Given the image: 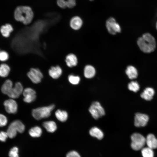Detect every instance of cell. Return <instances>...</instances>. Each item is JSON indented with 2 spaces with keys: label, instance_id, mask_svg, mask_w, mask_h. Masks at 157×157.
Wrapping results in <instances>:
<instances>
[{
  "label": "cell",
  "instance_id": "22",
  "mask_svg": "<svg viewBox=\"0 0 157 157\" xmlns=\"http://www.w3.org/2000/svg\"><path fill=\"white\" fill-rule=\"evenodd\" d=\"M125 72L129 78L131 79L135 78L138 76L137 70L135 68L132 66H128Z\"/></svg>",
  "mask_w": 157,
  "mask_h": 157
},
{
  "label": "cell",
  "instance_id": "14",
  "mask_svg": "<svg viewBox=\"0 0 157 157\" xmlns=\"http://www.w3.org/2000/svg\"><path fill=\"white\" fill-rule=\"evenodd\" d=\"M146 144L148 147L152 149L157 148V139L151 133L148 134L146 138Z\"/></svg>",
  "mask_w": 157,
  "mask_h": 157
},
{
  "label": "cell",
  "instance_id": "35",
  "mask_svg": "<svg viewBox=\"0 0 157 157\" xmlns=\"http://www.w3.org/2000/svg\"><path fill=\"white\" fill-rule=\"evenodd\" d=\"M66 157H81L79 154L76 151H72L69 152Z\"/></svg>",
  "mask_w": 157,
  "mask_h": 157
},
{
  "label": "cell",
  "instance_id": "27",
  "mask_svg": "<svg viewBox=\"0 0 157 157\" xmlns=\"http://www.w3.org/2000/svg\"><path fill=\"white\" fill-rule=\"evenodd\" d=\"M10 71L9 66L5 63L2 64L0 65V76L5 77L9 74Z\"/></svg>",
  "mask_w": 157,
  "mask_h": 157
},
{
  "label": "cell",
  "instance_id": "9",
  "mask_svg": "<svg viewBox=\"0 0 157 157\" xmlns=\"http://www.w3.org/2000/svg\"><path fill=\"white\" fill-rule=\"evenodd\" d=\"M149 120V117L147 115L140 113L135 114L134 125L137 127H144L146 125Z\"/></svg>",
  "mask_w": 157,
  "mask_h": 157
},
{
  "label": "cell",
  "instance_id": "5",
  "mask_svg": "<svg viewBox=\"0 0 157 157\" xmlns=\"http://www.w3.org/2000/svg\"><path fill=\"white\" fill-rule=\"evenodd\" d=\"M131 148L135 151L141 149L146 144V138L138 133H134L131 136Z\"/></svg>",
  "mask_w": 157,
  "mask_h": 157
},
{
  "label": "cell",
  "instance_id": "36",
  "mask_svg": "<svg viewBox=\"0 0 157 157\" xmlns=\"http://www.w3.org/2000/svg\"><path fill=\"white\" fill-rule=\"evenodd\" d=\"M156 29H157V22L156 24Z\"/></svg>",
  "mask_w": 157,
  "mask_h": 157
},
{
  "label": "cell",
  "instance_id": "2",
  "mask_svg": "<svg viewBox=\"0 0 157 157\" xmlns=\"http://www.w3.org/2000/svg\"><path fill=\"white\" fill-rule=\"evenodd\" d=\"M137 43L140 49L145 53H149L154 51L156 47L155 39L149 33H145L139 38Z\"/></svg>",
  "mask_w": 157,
  "mask_h": 157
},
{
  "label": "cell",
  "instance_id": "17",
  "mask_svg": "<svg viewBox=\"0 0 157 157\" xmlns=\"http://www.w3.org/2000/svg\"><path fill=\"white\" fill-rule=\"evenodd\" d=\"M155 93L153 88L150 87L146 88L140 94L141 97L147 101H150L153 98Z\"/></svg>",
  "mask_w": 157,
  "mask_h": 157
},
{
  "label": "cell",
  "instance_id": "37",
  "mask_svg": "<svg viewBox=\"0 0 157 157\" xmlns=\"http://www.w3.org/2000/svg\"><path fill=\"white\" fill-rule=\"evenodd\" d=\"M90 0V1H93V0Z\"/></svg>",
  "mask_w": 157,
  "mask_h": 157
},
{
  "label": "cell",
  "instance_id": "10",
  "mask_svg": "<svg viewBox=\"0 0 157 157\" xmlns=\"http://www.w3.org/2000/svg\"><path fill=\"white\" fill-rule=\"evenodd\" d=\"M23 90L22 84L20 82H17L7 95L12 99L17 98L23 93Z\"/></svg>",
  "mask_w": 157,
  "mask_h": 157
},
{
  "label": "cell",
  "instance_id": "12",
  "mask_svg": "<svg viewBox=\"0 0 157 157\" xmlns=\"http://www.w3.org/2000/svg\"><path fill=\"white\" fill-rule=\"evenodd\" d=\"M22 93L24 97L23 100L26 103H31L35 99L36 92L31 88H26L23 90Z\"/></svg>",
  "mask_w": 157,
  "mask_h": 157
},
{
  "label": "cell",
  "instance_id": "18",
  "mask_svg": "<svg viewBox=\"0 0 157 157\" xmlns=\"http://www.w3.org/2000/svg\"><path fill=\"white\" fill-rule=\"evenodd\" d=\"M65 61L67 65L70 67L76 66L78 63L76 56L73 53L69 54L66 56Z\"/></svg>",
  "mask_w": 157,
  "mask_h": 157
},
{
  "label": "cell",
  "instance_id": "23",
  "mask_svg": "<svg viewBox=\"0 0 157 157\" xmlns=\"http://www.w3.org/2000/svg\"><path fill=\"white\" fill-rule=\"evenodd\" d=\"M95 74L94 68L90 65H86L85 67L84 74L85 77L87 78H91L93 77Z\"/></svg>",
  "mask_w": 157,
  "mask_h": 157
},
{
  "label": "cell",
  "instance_id": "15",
  "mask_svg": "<svg viewBox=\"0 0 157 157\" xmlns=\"http://www.w3.org/2000/svg\"><path fill=\"white\" fill-rule=\"evenodd\" d=\"M57 3L61 8H72L76 5V0H57Z\"/></svg>",
  "mask_w": 157,
  "mask_h": 157
},
{
  "label": "cell",
  "instance_id": "32",
  "mask_svg": "<svg viewBox=\"0 0 157 157\" xmlns=\"http://www.w3.org/2000/svg\"><path fill=\"white\" fill-rule=\"evenodd\" d=\"M9 55L8 53L4 51H0V60L4 61L7 60L8 58Z\"/></svg>",
  "mask_w": 157,
  "mask_h": 157
},
{
  "label": "cell",
  "instance_id": "33",
  "mask_svg": "<svg viewBox=\"0 0 157 157\" xmlns=\"http://www.w3.org/2000/svg\"><path fill=\"white\" fill-rule=\"evenodd\" d=\"M7 122L8 120L6 117L2 114H0V127L6 126Z\"/></svg>",
  "mask_w": 157,
  "mask_h": 157
},
{
  "label": "cell",
  "instance_id": "11",
  "mask_svg": "<svg viewBox=\"0 0 157 157\" xmlns=\"http://www.w3.org/2000/svg\"><path fill=\"white\" fill-rule=\"evenodd\" d=\"M3 104L5 110L8 113L15 114L17 113L18 109L17 104L16 102L13 99L6 100Z\"/></svg>",
  "mask_w": 157,
  "mask_h": 157
},
{
  "label": "cell",
  "instance_id": "26",
  "mask_svg": "<svg viewBox=\"0 0 157 157\" xmlns=\"http://www.w3.org/2000/svg\"><path fill=\"white\" fill-rule=\"evenodd\" d=\"M41 129L38 126H35L31 128L29 131L30 135L34 138L40 137L42 133Z\"/></svg>",
  "mask_w": 157,
  "mask_h": 157
},
{
  "label": "cell",
  "instance_id": "16",
  "mask_svg": "<svg viewBox=\"0 0 157 157\" xmlns=\"http://www.w3.org/2000/svg\"><path fill=\"white\" fill-rule=\"evenodd\" d=\"M83 21L78 16H76L71 18L70 22V25L71 28L74 30H78L81 27Z\"/></svg>",
  "mask_w": 157,
  "mask_h": 157
},
{
  "label": "cell",
  "instance_id": "13",
  "mask_svg": "<svg viewBox=\"0 0 157 157\" xmlns=\"http://www.w3.org/2000/svg\"><path fill=\"white\" fill-rule=\"evenodd\" d=\"M49 75L53 78L56 79L58 78L62 75V70L59 66H52L48 71Z\"/></svg>",
  "mask_w": 157,
  "mask_h": 157
},
{
  "label": "cell",
  "instance_id": "30",
  "mask_svg": "<svg viewBox=\"0 0 157 157\" xmlns=\"http://www.w3.org/2000/svg\"><path fill=\"white\" fill-rule=\"evenodd\" d=\"M68 79L69 82L73 85L78 84L80 82V78L78 76L70 75L68 77Z\"/></svg>",
  "mask_w": 157,
  "mask_h": 157
},
{
  "label": "cell",
  "instance_id": "21",
  "mask_svg": "<svg viewBox=\"0 0 157 157\" xmlns=\"http://www.w3.org/2000/svg\"><path fill=\"white\" fill-rule=\"evenodd\" d=\"M89 133L92 136L96 137L99 140H101L104 137L103 132L99 128L94 127L90 129Z\"/></svg>",
  "mask_w": 157,
  "mask_h": 157
},
{
  "label": "cell",
  "instance_id": "28",
  "mask_svg": "<svg viewBox=\"0 0 157 157\" xmlns=\"http://www.w3.org/2000/svg\"><path fill=\"white\" fill-rule=\"evenodd\" d=\"M141 153L143 157H154V156L153 149L148 147L143 148L141 149Z\"/></svg>",
  "mask_w": 157,
  "mask_h": 157
},
{
  "label": "cell",
  "instance_id": "31",
  "mask_svg": "<svg viewBox=\"0 0 157 157\" xmlns=\"http://www.w3.org/2000/svg\"><path fill=\"white\" fill-rule=\"evenodd\" d=\"M8 155L10 157H19L18 148L15 147L12 148L9 151Z\"/></svg>",
  "mask_w": 157,
  "mask_h": 157
},
{
  "label": "cell",
  "instance_id": "38",
  "mask_svg": "<svg viewBox=\"0 0 157 157\" xmlns=\"http://www.w3.org/2000/svg\"></svg>",
  "mask_w": 157,
  "mask_h": 157
},
{
  "label": "cell",
  "instance_id": "4",
  "mask_svg": "<svg viewBox=\"0 0 157 157\" xmlns=\"http://www.w3.org/2000/svg\"><path fill=\"white\" fill-rule=\"evenodd\" d=\"M25 129V126L19 120H16L10 123L6 132L8 137L13 138L16 136L17 132L22 133Z\"/></svg>",
  "mask_w": 157,
  "mask_h": 157
},
{
  "label": "cell",
  "instance_id": "7",
  "mask_svg": "<svg viewBox=\"0 0 157 157\" xmlns=\"http://www.w3.org/2000/svg\"><path fill=\"white\" fill-rule=\"evenodd\" d=\"M106 26L108 32L112 35L121 32L120 25L113 17H111L108 19L106 22Z\"/></svg>",
  "mask_w": 157,
  "mask_h": 157
},
{
  "label": "cell",
  "instance_id": "6",
  "mask_svg": "<svg viewBox=\"0 0 157 157\" xmlns=\"http://www.w3.org/2000/svg\"><path fill=\"white\" fill-rule=\"evenodd\" d=\"M92 117L95 119L104 115L105 111L100 103L98 101L93 102L89 109Z\"/></svg>",
  "mask_w": 157,
  "mask_h": 157
},
{
  "label": "cell",
  "instance_id": "1",
  "mask_svg": "<svg viewBox=\"0 0 157 157\" xmlns=\"http://www.w3.org/2000/svg\"><path fill=\"white\" fill-rule=\"evenodd\" d=\"M14 17L16 21L22 22L24 24L28 25L32 21L34 17V13L30 7L19 6L15 10Z\"/></svg>",
  "mask_w": 157,
  "mask_h": 157
},
{
  "label": "cell",
  "instance_id": "8",
  "mask_svg": "<svg viewBox=\"0 0 157 157\" xmlns=\"http://www.w3.org/2000/svg\"><path fill=\"white\" fill-rule=\"evenodd\" d=\"M28 78L33 83L35 84L40 83L43 77V75L38 68H32L27 74Z\"/></svg>",
  "mask_w": 157,
  "mask_h": 157
},
{
  "label": "cell",
  "instance_id": "25",
  "mask_svg": "<svg viewBox=\"0 0 157 157\" xmlns=\"http://www.w3.org/2000/svg\"><path fill=\"white\" fill-rule=\"evenodd\" d=\"M55 115L57 119L61 122H65L67 119L68 114L64 110H58L55 112Z\"/></svg>",
  "mask_w": 157,
  "mask_h": 157
},
{
  "label": "cell",
  "instance_id": "20",
  "mask_svg": "<svg viewBox=\"0 0 157 157\" xmlns=\"http://www.w3.org/2000/svg\"><path fill=\"white\" fill-rule=\"evenodd\" d=\"M42 125L46 130L50 133L54 132L57 129L56 123L52 121L45 122L43 123Z\"/></svg>",
  "mask_w": 157,
  "mask_h": 157
},
{
  "label": "cell",
  "instance_id": "19",
  "mask_svg": "<svg viewBox=\"0 0 157 157\" xmlns=\"http://www.w3.org/2000/svg\"><path fill=\"white\" fill-rule=\"evenodd\" d=\"M13 30V26L9 24H6L5 25H2L0 28V31L2 35L6 38L9 37L10 33Z\"/></svg>",
  "mask_w": 157,
  "mask_h": 157
},
{
  "label": "cell",
  "instance_id": "24",
  "mask_svg": "<svg viewBox=\"0 0 157 157\" xmlns=\"http://www.w3.org/2000/svg\"><path fill=\"white\" fill-rule=\"evenodd\" d=\"M13 83L9 79L7 80L2 85L1 91L4 94L7 95L13 88Z\"/></svg>",
  "mask_w": 157,
  "mask_h": 157
},
{
  "label": "cell",
  "instance_id": "29",
  "mask_svg": "<svg viewBox=\"0 0 157 157\" xmlns=\"http://www.w3.org/2000/svg\"><path fill=\"white\" fill-rule=\"evenodd\" d=\"M129 89L134 92H136L140 89V86L136 81H132L128 85Z\"/></svg>",
  "mask_w": 157,
  "mask_h": 157
},
{
  "label": "cell",
  "instance_id": "3",
  "mask_svg": "<svg viewBox=\"0 0 157 157\" xmlns=\"http://www.w3.org/2000/svg\"><path fill=\"white\" fill-rule=\"evenodd\" d=\"M54 104H51L47 106L42 107L33 109L32 111L33 117L37 120L47 118L51 114V111L55 108Z\"/></svg>",
  "mask_w": 157,
  "mask_h": 157
},
{
  "label": "cell",
  "instance_id": "34",
  "mask_svg": "<svg viewBox=\"0 0 157 157\" xmlns=\"http://www.w3.org/2000/svg\"><path fill=\"white\" fill-rule=\"evenodd\" d=\"M8 137L7 132L3 131L0 132V141L2 142H5Z\"/></svg>",
  "mask_w": 157,
  "mask_h": 157
}]
</instances>
